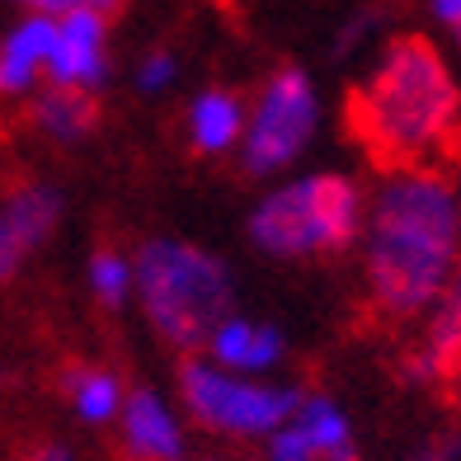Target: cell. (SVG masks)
Instances as JSON below:
<instances>
[{
    "instance_id": "obj_28",
    "label": "cell",
    "mask_w": 461,
    "mask_h": 461,
    "mask_svg": "<svg viewBox=\"0 0 461 461\" xmlns=\"http://www.w3.org/2000/svg\"><path fill=\"white\" fill-rule=\"evenodd\" d=\"M198 461H221V456H198Z\"/></svg>"
},
{
    "instance_id": "obj_8",
    "label": "cell",
    "mask_w": 461,
    "mask_h": 461,
    "mask_svg": "<svg viewBox=\"0 0 461 461\" xmlns=\"http://www.w3.org/2000/svg\"><path fill=\"white\" fill-rule=\"evenodd\" d=\"M113 76V57H109V14L95 10H76L61 14L52 29V52H48V86H67V90H86L99 95Z\"/></svg>"
},
{
    "instance_id": "obj_16",
    "label": "cell",
    "mask_w": 461,
    "mask_h": 461,
    "mask_svg": "<svg viewBox=\"0 0 461 461\" xmlns=\"http://www.w3.org/2000/svg\"><path fill=\"white\" fill-rule=\"evenodd\" d=\"M292 419L311 433V443H316L325 456H353L358 452V429H353L348 410L334 401V395L325 391H302L297 410H292Z\"/></svg>"
},
{
    "instance_id": "obj_7",
    "label": "cell",
    "mask_w": 461,
    "mask_h": 461,
    "mask_svg": "<svg viewBox=\"0 0 461 461\" xmlns=\"http://www.w3.org/2000/svg\"><path fill=\"white\" fill-rule=\"evenodd\" d=\"M456 363H461V268L433 297V306L410 325L405 348L395 353V376L410 391H443Z\"/></svg>"
},
{
    "instance_id": "obj_11",
    "label": "cell",
    "mask_w": 461,
    "mask_h": 461,
    "mask_svg": "<svg viewBox=\"0 0 461 461\" xmlns=\"http://www.w3.org/2000/svg\"><path fill=\"white\" fill-rule=\"evenodd\" d=\"M245 132V95L230 86H203L184 104V141L203 160L230 156Z\"/></svg>"
},
{
    "instance_id": "obj_10",
    "label": "cell",
    "mask_w": 461,
    "mask_h": 461,
    "mask_svg": "<svg viewBox=\"0 0 461 461\" xmlns=\"http://www.w3.org/2000/svg\"><path fill=\"white\" fill-rule=\"evenodd\" d=\"M198 353L207 363L240 372V376H274L287 363V334L274 321H255L245 311H226Z\"/></svg>"
},
{
    "instance_id": "obj_18",
    "label": "cell",
    "mask_w": 461,
    "mask_h": 461,
    "mask_svg": "<svg viewBox=\"0 0 461 461\" xmlns=\"http://www.w3.org/2000/svg\"><path fill=\"white\" fill-rule=\"evenodd\" d=\"M86 287L104 311H122L132 302V255H122L113 245L95 249L86 264Z\"/></svg>"
},
{
    "instance_id": "obj_27",
    "label": "cell",
    "mask_w": 461,
    "mask_h": 461,
    "mask_svg": "<svg viewBox=\"0 0 461 461\" xmlns=\"http://www.w3.org/2000/svg\"><path fill=\"white\" fill-rule=\"evenodd\" d=\"M330 461H363V452H353V456H330Z\"/></svg>"
},
{
    "instance_id": "obj_21",
    "label": "cell",
    "mask_w": 461,
    "mask_h": 461,
    "mask_svg": "<svg viewBox=\"0 0 461 461\" xmlns=\"http://www.w3.org/2000/svg\"><path fill=\"white\" fill-rule=\"evenodd\" d=\"M405 461H461V429H433L405 452Z\"/></svg>"
},
{
    "instance_id": "obj_19",
    "label": "cell",
    "mask_w": 461,
    "mask_h": 461,
    "mask_svg": "<svg viewBox=\"0 0 461 461\" xmlns=\"http://www.w3.org/2000/svg\"><path fill=\"white\" fill-rule=\"evenodd\" d=\"M179 76H184V61H179L175 48H165V43L146 48V52L132 61V90H137L141 99H165V95L179 86Z\"/></svg>"
},
{
    "instance_id": "obj_12",
    "label": "cell",
    "mask_w": 461,
    "mask_h": 461,
    "mask_svg": "<svg viewBox=\"0 0 461 461\" xmlns=\"http://www.w3.org/2000/svg\"><path fill=\"white\" fill-rule=\"evenodd\" d=\"M52 14H19L14 24L0 33V95L24 99L43 86L48 76V52H52Z\"/></svg>"
},
{
    "instance_id": "obj_15",
    "label": "cell",
    "mask_w": 461,
    "mask_h": 461,
    "mask_svg": "<svg viewBox=\"0 0 461 461\" xmlns=\"http://www.w3.org/2000/svg\"><path fill=\"white\" fill-rule=\"evenodd\" d=\"M61 212H67V198H61V188L48 184V179H24L0 198V221L14 230V240L24 245L29 255L57 236Z\"/></svg>"
},
{
    "instance_id": "obj_2",
    "label": "cell",
    "mask_w": 461,
    "mask_h": 461,
    "mask_svg": "<svg viewBox=\"0 0 461 461\" xmlns=\"http://www.w3.org/2000/svg\"><path fill=\"white\" fill-rule=\"evenodd\" d=\"M348 132L382 170H443L461 151V76L429 33H391L348 95Z\"/></svg>"
},
{
    "instance_id": "obj_17",
    "label": "cell",
    "mask_w": 461,
    "mask_h": 461,
    "mask_svg": "<svg viewBox=\"0 0 461 461\" xmlns=\"http://www.w3.org/2000/svg\"><path fill=\"white\" fill-rule=\"evenodd\" d=\"M386 24H391V14H386V5H376V0H358L339 24H334V33H330V57L334 61H358L363 52H376L386 43Z\"/></svg>"
},
{
    "instance_id": "obj_4",
    "label": "cell",
    "mask_w": 461,
    "mask_h": 461,
    "mask_svg": "<svg viewBox=\"0 0 461 461\" xmlns=\"http://www.w3.org/2000/svg\"><path fill=\"white\" fill-rule=\"evenodd\" d=\"M367 188L344 170L283 175L255 198L245 217V240L264 259H334L358 249Z\"/></svg>"
},
{
    "instance_id": "obj_20",
    "label": "cell",
    "mask_w": 461,
    "mask_h": 461,
    "mask_svg": "<svg viewBox=\"0 0 461 461\" xmlns=\"http://www.w3.org/2000/svg\"><path fill=\"white\" fill-rule=\"evenodd\" d=\"M264 461H330V456L311 443V433L297 424V419H287L278 433L264 438Z\"/></svg>"
},
{
    "instance_id": "obj_26",
    "label": "cell",
    "mask_w": 461,
    "mask_h": 461,
    "mask_svg": "<svg viewBox=\"0 0 461 461\" xmlns=\"http://www.w3.org/2000/svg\"><path fill=\"white\" fill-rule=\"evenodd\" d=\"M447 43H452V57H456V61H461V24H456V29H452V33H447Z\"/></svg>"
},
{
    "instance_id": "obj_3",
    "label": "cell",
    "mask_w": 461,
    "mask_h": 461,
    "mask_svg": "<svg viewBox=\"0 0 461 461\" xmlns=\"http://www.w3.org/2000/svg\"><path fill=\"white\" fill-rule=\"evenodd\" d=\"M132 302L156 339L188 358L226 311H236V274L198 240L151 236L132 249Z\"/></svg>"
},
{
    "instance_id": "obj_24",
    "label": "cell",
    "mask_w": 461,
    "mask_h": 461,
    "mask_svg": "<svg viewBox=\"0 0 461 461\" xmlns=\"http://www.w3.org/2000/svg\"><path fill=\"white\" fill-rule=\"evenodd\" d=\"M24 259H29V249L14 240V230L0 221V283H10L19 268H24Z\"/></svg>"
},
{
    "instance_id": "obj_9",
    "label": "cell",
    "mask_w": 461,
    "mask_h": 461,
    "mask_svg": "<svg viewBox=\"0 0 461 461\" xmlns=\"http://www.w3.org/2000/svg\"><path fill=\"white\" fill-rule=\"evenodd\" d=\"M113 429L132 461H188V419L156 386H128Z\"/></svg>"
},
{
    "instance_id": "obj_14",
    "label": "cell",
    "mask_w": 461,
    "mask_h": 461,
    "mask_svg": "<svg viewBox=\"0 0 461 461\" xmlns=\"http://www.w3.org/2000/svg\"><path fill=\"white\" fill-rule=\"evenodd\" d=\"M57 391L86 429H113L122 414V401H128L122 376L99 363H67L57 376Z\"/></svg>"
},
{
    "instance_id": "obj_29",
    "label": "cell",
    "mask_w": 461,
    "mask_h": 461,
    "mask_svg": "<svg viewBox=\"0 0 461 461\" xmlns=\"http://www.w3.org/2000/svg\"><path fill=\"white\" fill-rule=\"evenodd\" d=\"M456 203H461V184H456Z\"/></svg>"
},
{
    "instance_id": "obj_23",
    "label": "cell",
    "mask_w": 461,
    "mask_h": 461,
    "mask_svg": "<svg viewBox=\"0 0 461 461\" xmlns=\"http://www.w3.org/2000/svg\"><path fill=\"white\" fill-rule=\"evenodd\" d=\"M14 461H80V452L67 443V438H33L14 452Z\"/></svg>"
},
{
    "instance_id": "obj_25",
    "label": "cell",
    "mask_w": 461,
    "mask_h": 461,
    "mask_svg": "<svg viewBox=\"0 0 461 461\" xmlns=\"http://www.w3.org/2000/svg\"><path fill=\"white\" fill-rule=\"evenodd\" d=\"M443 391H447V395H452V405H456V410H461V363H456V372H452V376H447V386H443Z\"/></svg>"
},
{
    "instance_id": "obj_5",
    "label": "cell",
    "mask_w": 461,
    "mask_h": 461,
    "mask_svg": "<svg viewBox=\"0 0 461 461\" xmlns=\"http://www.w3.org/2000/svg\"><path fill=\"white\" fill-rule=\"evenodd\" d=\"M175 395L184 419L203 433L230 438V443H264L292 419L302 386L283 382V376H240L207 363L203 353H188V358H179Z\"/></svg>"
},
{
    "instance_id": "obj_1",
    "label": "cell",
    "mask_w": 461,
    "mask_h": 461,
    "mask_svg": "<svg viewBox=\"0 0 461 461\" xmlns=\"http://www.w3.org/2000/svg\"><path fill=\"white\" fill-rule=\"evenodd\" d=\"M367 311L414 325L461 268V203L447 170H386L367 188L358 236Z\"/></svg>"
},
{
    "instance_id": "obj_6",
    "label": "cell",
    "mask_w": 461,
    "mask_h": 461,
    "mask_svg": "<svg viewBox=\"0 0 461 461\" xmlns=\"http://www.w3.org/2000/svg\"><path fill=\"white\" fill-rule=\"evenodd\" d=\"M325 122V104L311 71L274 67L259 90L245 99V132L236 146V160L249 179H283L297 170V160L316 146Z\"/></svg>"
},
{
    "instance_id": "obj_13",
    "label": "cell",
    "mask_w": 461,
    "mask_h": 461,
    "mask_svg": "<svg viewBox=\"0 0 461 461\" xmlns=\"http://www.w3.org/2000/svg\"><path fill=\"white\" fill-rule=\"evenodd\" d=\"M29 122L52 146H80L99 128V95L67 90V86H38L29 95Z\"/></svg>"
},
{
    "instance_id": "obj_22",
    "label": "cell",
    "mask_w": 461,
    "mask_h": 461,
    "mask_svg": "<svg viewBox=\"0 0 461 461\" xmlns=\"http://www.w3.org/2000/svg\"><path fill=\"white\" fill-rule=\"evenodd\" d=\"M14 5H24L29 14H52V19H61V14H76V10H95V14H113L122 0H14Z\"/></svg>"
}]
</instances>
